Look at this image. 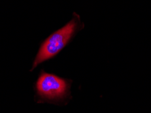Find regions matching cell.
Listing matches in <instances>:
<instances>
[{"instance_id": "obj_1", "label": "cell", "mask_w": 151, "mask_h": 113, "mask_svg": "<svg viewBox=\"0 0 151 113\" xmlns=\"http://www.w3.org/2000/svg\"><path fill=\"white\" fill-rule=\"evenodd\" d=\"M78 26V20L74 18L72 21L52 33L42 44L38 54L34 61L32 69L44 61L50 59L61 51L69 43L70 39L76 34Z\"/></svg>"}, {"instance_id": "obj_2", "label": "cell", "mask_w": 151, "mask_h": 113, "mask_svg": "<svg viewBox=\"0 0 151 113\" xmlns=\"http://www.w3.org/2000/svg\"><path fill=\"white\" fill-rule=\"evenodd\" d=\"M68 87L67 82L55 75L44 73L37 82V89L41 96L48 99L63 97Z\"/></svg>"}]
</instances>
